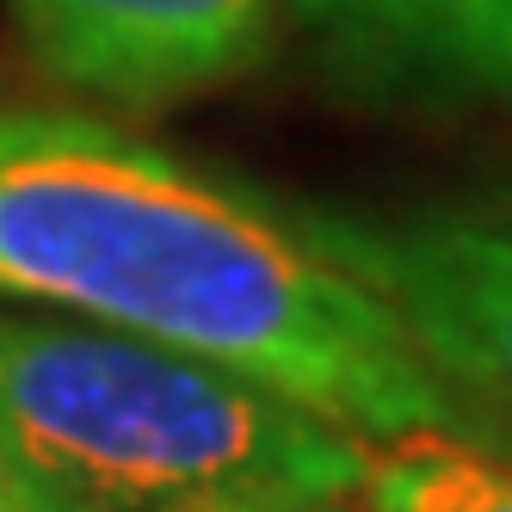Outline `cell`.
<instances>
[{
    "mask_svg": "<svg viewBox=\"0 0 512 512\" xmlns=\"http://www.w3.org/2000/svg\"><path fill=\"white\" fill-rule=\"evenodd\" d=\"M0 297L229 364L358 438L469 426L297 210L56 105H0Z\"/></svg>",
    "mask_w": 512,
    "mask_h": 512,
    "instance_id": "6da1fadb",
    "label": "cell"
},
{
    "mask_svg": "<svg viewBox=\"0 0 512 512\" xmlns=\"http://www.w3.org/2000/svg\"><path fill=\"white\" fill-rule=\"evenodd\" d=\"M0 457L50 512L340 500L371 475L352 426L81 315H0Z\"/></svg>",
    "mask_w": 512,
    "mask_h": 512,
    "instance_id": "7a4b0ae2",
    "label": "cell"
},
{
    "mask_svg": "<svg viewBox=\"0 0 512 512\" xmlns=\"http://www.w3.org/2000/svg\"><path fill=\"white\" fill-rule=\"evenodd\" d=\"M303 229L371 290L420 364L512 426V198L426 210H297ZM463 408V401H457ZM469 420V414H463Z\"/></svg>",
    "mask_w": 512,
    "mask_h": 512,
    "instance_id": "3957f363",
    "label": "cell"
},
{
    "mask_svg": "<svg viewBox=\"0 0 512 512\" xmlns=\"http://www.w3.org/2000/svg\"><path fill=\"white\" fill-rule=\"evenodd\" d=\"M56 81L112 105H173L272 44L284 0H7Z\"/></svg>",
    "mask_w": 512,
    "mask_h": 512,
    "instance_id": "277c9868",
    "label": "cell"
},
{
    "mask_svg": "<svg viewBox=\"0 0 512 512\" xmlns=\"http://www.w3.org/2000/svg\"><path fill=\"white\" fill-rule=\"evenodd\" d=\"M346 81L512 105V0H284Z\"/></svg>",
    "mask_w": 512,
    "mask_h": 512,
    "instance_id": "5b68a950",
    "label": "cell"
},
{
    "mask_svg": "<svg viewBox=\"0 0 512 512\" xmlns=\"http://www.w3.org/2000/svg\"><path fill=\"white\" fill-rule=\"evenodd\" d=\"M377 512H512V457L469 432H401L371 451Z\"/></svg>",
    "mask_w": 512,
    "mask_h": 512,
    "instance_id": "8992f818",
    "label": "cell"
},
{
    "mask_svg": "<svg viewBox=\"0 0 512 512\" xmlns=\"http://www.w3.org/2000/svg\"><path fill=\"white\" fill-rule=\"evenodd\" d=\"M204 512H377L364 494H340V500H223Z\"/></svg>",
    "mask_w": 512,
    "mask_h": 512,
    "instance_id": "52a82bcc",
    "label": "cell"
},
{
    "mask_svg": "<svg viewBox=\"0 0 512 512\" xmlns=\"http://www.w3.org/2000/svg\"><path fill=\"white\" fill-rule=\"evenodd\" d=\"M0 512H50L38 494H31L25 482H19V475L7 469V457H0Z\"/></svg>",
    "mask_w": 512,
    "mask_h": 512,
    "instance_id": "ba28073f",
    "label": "cell"
}]
</instances>
